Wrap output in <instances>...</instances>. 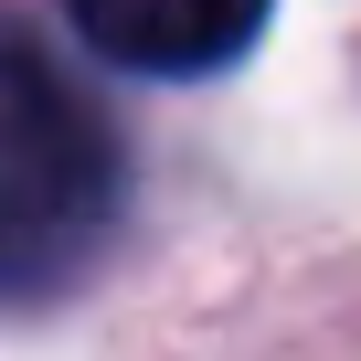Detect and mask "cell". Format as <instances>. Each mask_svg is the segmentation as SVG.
Instances as JSON below:
<instances>
[{"instance_id":"cell-1","label":"cell","mask_w":361,"mask_h":361,"mask_svg":"<svg viewBox=\"0 0 361 361\" xmlns=\"http://www.w3.org/2000/svg\"><path fill=\"white\" fill-rule=\"evenodd\" d=\"M117 224L106 117L22 43H0V298L64 287Z\"/></svg>"},{"instance_id":"cell-2","label":"cell","mask_w":361,"mask_h":361,"mask_svg":"<svg viewBox=\"0 0 361 361\" xmlns=\"http://www.w3.org/2000/svg\"><path fill=\"white\" fill-rule=\"evenodd\" d=\"M276 0H75V32L128 75H213L266 32Z\"/></svg>"}]
</instances>
